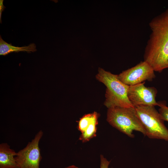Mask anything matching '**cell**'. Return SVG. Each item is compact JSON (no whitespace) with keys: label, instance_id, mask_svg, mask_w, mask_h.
<instances>
[{"label":"cell","instance_id":"1","mask_svg":"<svg viewBox=\"0 0 168 168\" xmlns=\"http://www.w3.org/2000/svg\"><path fill=\"white\" fill-rule=\"evenodd\" d=\"M151 33L144 52V61L155 71L168 68V8L149 23Z\"/></svg>","mask_w":168,"mask_h":168},{"label":"cell","instance_id":"2","mask_svg":"<svg viewBox=\"0 0 168 168\" xmlns=\"http://www.w3.org/2000/svg\"><path fill=\"white\" fill-rule=\"evenodd\" d=\"M96 77L106 87L104 104L108 109L114 107H134L128 97L129 86L121 82L118 75L99 68Z\"/></svg>","mask_w":168,"mask_h":168},{"label":"cell","instance_id":"3","mask_svg":"<svg viewBox=\"0 0 168 168\" xmlns=\"http://www.w3.org/2000/svg\"><path fill=\"white\" fill-rule=\"evenodd\" d=\"M107 121L114 127L131 138L134 137L133 131L146 136L144 127L134 107H114L108 109Z\"/></svg>","mask_w":168,"mask_h":168},{"label":"cell","instance_id":"4","mask_svg":"<svg viewBox=\"0 0 168 168\" xmlns=\"http://www.w3.org/2000/svg\"><path fill=\"white\" fill-rule=\"evenodd\" d=\"M134 108L145 130L146 136L168 142V129L155 106L139 105Z\"/></svg>","mask_w":168,"mask_h":168},{"label":"cell","instance_id":"5","mask_svg":"<svg viewBox=\"0 0 168 168\" xmlns=\"http://www.w3.org/2000/svg\"><path fill=\"white\" fill-rule=\"evenodd\" d=\"M43 135L40 130L25 147L16 152L15 159L20 168H40L42 156L39 143Z\"/></svg>","mask_w":168,"mask_h":168},{"label":"cell","instance_id":"6","mask_svg":"<svg viewBox=\"0 0 168 168\" xmlns=\"http://www.w3.org/2000/svg\"><path fill=\"white\" fill-rule=\"evenodd\" d=\"M154 72L152 66L144 61L123 71L118 75V77L124 84L132 86L142 83L146 80L152 81L155 77Z\"/></svg>","mask_w":168,"mask_h":168},{"label":"cell","instance_id":"7","mask_svg":"<svg viewBox=\"0 0 168 168\" xmlns=\"http://www.w3.org/2000/svg\"><path fill=\"white\" fill-rule=\"evenodd\" d=\"M145 82L129 86L128 92V99L134 107L139 105H159L156 100L157 92L154 87H146Z\"/></svg>","mask_w":168,"mask_h":168},{"label":"cell","instance_id":"8","mask_svg":"<svg viewBox=\"0 0 168 168\" xmlns=\"http://www.w3.org/2000/svg\"><path fill=\"white\" fill-rule=\"evenodd\" d=\"M16 152L7 143L0 144V168H20L15 159Z\"/></svg>","mask_w":168,"mask_h":168},{"label":"cell","instance_id":"9","mask_svg":"<svg viewBox=\"0 0 168 168\" xmlns=\"http://www.w3.org/2000/svg\"><path fill=\"white\" fill-rule=\"evenodd\" d=\"M37 50L36 46L34 43L30 44L27 46L21 47L15 46L5 41L0 36V55H5L13 52L20 51L26 52L28 53L34 52Z\"/></svg>","mask_w":168,"mask_h":168},{"label":"cell","instance_id":"10","mask_svg":"<svg viewBox=\"0 0 168 168\" xmlns=\"http://www.w3.org/2000/svg\"><path fill=\"white\" fill-rule=\"evenodd\" d=\"M98 119H96L91 122L82 133L80 136L79 139L82 142L88 141L91 138L96 136L97 125L98 124Z\"/></svg>","mask_w":168,"mask_h":168},{"label":"cell","instance_id":"11","mask_svg":"<svg viewBox=\"0 0 168 168\" xmlns=\"http://www.w3.org/2000/svg\"><path fill=\"white\" fill-rule=\"evenodd\" d=\"M99 117V114L96 112L84 115L78 121V129L81 133H82L91 122L98 119Z\"/></svg>","mask_w":168,"mask_h":168},{"label":"cell","instance_id":"12","mask_svg":"<svg viewBox=\"0 0 168 168\" xmlns=\"http://www.w3.org/2000/svg\"><path fill=\"white\" fill-rule=\"evenodd\" d=\"M160 107L159 112L163 120L168 122V107L166 103L164 101L158 102Z\"/></svg>","mask_w":168,"mask_h":168},{"label":"cell","instance_id":"13","mask_svg":"<svg viewBox=\"0 0 168 168\" xmlns=\"http://www.w3.org/2000/svg\"><path fill=\"white\" fill-rule=\"evenodd\" d=\"M100 168H109L110 161H108L103 155H100Z\"/></svg>","mask_w":168,"mask_h":168},{"label":"cell","instance_id":"14","mask_svg":"<svg viewBox=\"0 0 168 168\" xmlns=\"http://www.w3.org/2000/svg\"><path fill=\"white\" fill-rule=\"evenodd\" d=\"M3 0H1L0 1V23H2L1 16L2 13L3 11L4 10L5 7L3 5Z\"/></svg>","mask_w":168,"mask_h":168},{"label":"cell","instance_id":"15","mask_svg":"<svg viewBox=\"0 0 168 168\" xmlns=\"http://www.w3.org/2000/svg\"><path fill=\"white\" fill-rule=\"evenodd\" d=\"M65 168H79L74 165H71L66 167Z\"/></svg>","mask_w":168,"mask_h":168}]
</instances>
